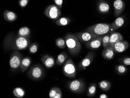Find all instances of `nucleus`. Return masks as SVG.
Masks as SVG:
<instances>
[{"label":"nucleus","instance_id":"24","mask_svg":"<svg viewBox=\"0 0 130 98\" xmlns=\"http://www.w3.org/2000/svg\"><path fill=\"white\" fill-rule=\"evenodd\" d=\"M97 85L95 83H92L88 86L87 92V95L88 97H93L96 94Z\"/></svg>","mask_w":130,"mask_h":98},{"label":"nucleus","instance_id":"15","mask_svg":"<svg viewBox=\"0 0 130 98\" xmlns=\"http://www.w3.org/2000/svg\"><path fill=\"white\" fill-rule=\"evenodd\" d=\"M115 55V52L111 46L104 48L102 53L103 58L108 60H111L113 59Z\"/></svg>","mask_w":130,"mask_h":98},{"label":"nucleus","instance_id":"22","mask_svg":"<svg viewBox=\"0 0 130 98\" xmlns=\"http://www.w3.org/2000/svg\"><path fill=\"white\" fill-rule=\"evenodd\" d=\"M124 23V19L122 17H119L111 24V31H115L122 27Z\"/></svg>","mask_w":130,"mask_h":98},{"label":"nucleus","instance_id":"12","mask_svg":"<svg viewBox=\"0 0 130 98\" xmlns=\"http://www.w3.org/2000/svg\"><path fill=\"white\" fill-rule=\"evenodd\" d=\"M104 35L99 36L90 41L85 43V45L87 48L91 50H95L98 49L101 46L103 41V39Z\"/></svg>","mask_w":130,"mask_h":98},{"label":"nucleus","instance_id":"18","mask_svg":"<svg viewBox=\"0 0 130 98\" xmlns=\"http://www.w3.org/2000/svg\"><path fill=\"white\" fill-rule=\"evenodd\" d=\"M31 63L32 59L29 56H26L23 58L20 66V68L22 72H25L28 67L30 66Z\"/></svg>","mask_w":130,"mask_h":98},{"label":"nucleus","instance_id":"5","mask_svg":"<svg viewBox=\"0 0 130 98\" xmlns=\"http://www.w3.org/2000/svg\"><path fill=\"white\" fill-rule=\"evenodd\" d=\"M68 88L70 91L74 93H82L85 89V82L82 79H78L69 82Z\"/></svg>","mask_w":130,"mask_h":98},{"label":"nucleus","instance_id":"26","mask_svg":"<svg viewBox=\"0 0 130 98\" xmlns=\"http://www.w3.org/2000/svg\"><path fill=\"white\" fill-rule=\"evenodd\" d=\"M71 22V20L66 17L59 18L56 20L55 23L58 26H64L68 25Z\"/></svg>","mask_w":130,"mask_h":98},{"label":"nucleus","instance_id":"8","mask_svg":"<svg viewBox=\"0 0 130 98\" xmlns=\"http://www.w3.org/2000/svg\"><path fill=\"white\" fill-rule=\"evenodd\" d=\"M45 15L50 19L57 20L61 16L60 9L57 5L53 4L47 7L44 11Z\"/></svg>","mask_w":130,"mask_h":98},{"label":"nucleus","instance_id":"31","mask_svg":"<svg viewBox=\"0 0 130 98\" xmlns=\"http://www.w3.org/2000/svg\"><path fill=\"white\" fill-rule=\"evenodd\" d=\"M110 34L108 33L104 36L103 39L102 44L103 47L104 48L108 47L109 45V41H110Z\"/></svg>","mask_w":130,"mask_h":98},{"label":"nucleus","instance_id":"36","mask_svg":"<svg viewBox=\"0 0 130 98\" xmlns=\"http://www.w3.org/2000/svg\"><path fill=\"white\" fill-rule=\"evenodd\" d=\"M97 1H104V0H97Z\"/></svg>","mask_w":130,"mask_h":98},{"label":"nucleus","instance_id":"33","mask_svg":"<svg viewBox=\"0 0 130 98\" xmlns=\"http://www.w3.org/2000/svg\"><path fill=\"white\" fill-rule=\"evenodd\" d=\"M53 1L55 4V5L61 9L62 7L63 4V0H53Z\"/></svg>","mask_w":130,"mask_h":98},{"label":"nucleus","instance_id":"20","mask_svg":"<svg viewBox=\"0 0 130 98\" xmlns=\"http://www.w3.org/2000/svg\"><path fill=\"white\" fill-rule=\"evenodd\" d=\"M50 98H62V93L60 88L58 87H53L50 89L49 93Z\"/></svg>","mask_w":130,"mask_h":98},{"label":"nucleus","instance_id":"23","mask_svg":"<svg viewBox=\"0 0 130 98\" xmlns=\"http://www.w3.org/2000/svg\"><path fill=\"white\" fill-rule=\"evenodd\" d=\"M30 29L26 26L22 27L20 29L18 32V36L28 38L30 36Z\"/></svg>","mask_w":130,"mask_h":98},{"label":"nucleus","instance_id":"11","mask_svg":"<svg viewBox=\"0 0 130 98\" xmlns=\"http://www.w3.org/2000/svg\"><path fill=\"white\" fill-rule=\"evenodd\" d=\"M129 44L126 41L122 40L111 45L114 51L117 53H121L125 51L129 47Z\"/></svg>","mask_w":130,"mask_h":98},{"label":"nucleus","instance_id":"28","mask_svg":"<svg viewBox=\"0 0 130 98\" xmlns=\"http://www.w3.org/2000/svg\"><path fill=\"white\" fill-rule=\"evenodd\" d=\"M39 45L38 43H34L29 45L28 47V52L30 54H34L38 52Z\"/></svg>","mask_w":130,"mask_h":98},{"label":"nucleus","instance_id":"35","mask_svg":"<svg viewBox=\"0 0 130 98\" xmlns=\"http://www.w3.org/2000/svg\"><path fill=\"white\" fill-rule=\"evenodd\" d=\"M99 98H108V96L107 95H106L105 94H102L101 95H100L99 96Z\"/></svg>","mask_w":130,"mask_h":98},{"label":"nucleus","instance_id":"21","mask_svg":"<svg viewBox=\"0 0 130 98\" xmlns=\"http://www.w3.org/2000/svg\"><path fill=\"white\" fill-rule=\"evenodd\" d=\"M68 58V55L65 52H61L58 55L55 61V63L57 65H61L65 63Z\"/></svg>","mask_w":130,"mask_h":98},{"label":"nucleus","instance_id":"30","mask_svg":"<svg viewBox=\"0 0 130 98\" xmlns=\"http://www.w3.org/2000/svg\"><path fill=\"white\" fill-rule=\"evenodd\" d=\"M115 69L117 73L120 75L124 74L127 71V68L123 65H117L115 66Z\"/></svg>","mask_w":130,"mask_h":98},{"label":"nucleus","instance_id":"4","mask_svg":"<svg viewBox=\"0 0 130 98\" xmlns=\"http://www.w3.org/2000/svg\"><path fill=\"white\" fill-rule=\"evenodd\" d=\"M62 71L66 76L74 78L76 74V68L75 64L71 58H69L63 66Z\"/></svg>","mask_w":130,"mask_h":98},{"label":"nucleus","instance_id":"29","mask_svg":"<svg viewBox=\"0 0 130 98\" xmlns=\"http://www.w3.org/2000/svg\"><path fill=\"white\" fill-rule=\"evenodd\" d=\"M55 45L57 47L61 49L66 48V44L65 39L63 38H58L55 41Z\"/></svg>","mask_w":130,"mask_h":98},{"label":"nucleus","instance_id":"6","mask_svg":"<svg viewBox=\"0 0 130 98\" xmlns=\"http://www.w3.org/2000/svg\"><path fill=\"white\" fill-rule=\"evenodd\" d=\"M22 56L18 51H14L11 54L9 60V65L11 71H17L20 68Z\"/></svg>","mask_w":130,"mask_h":98},{"label":"nucleus","instance_id":"2","mask_svg":"<svg viewBox=\"0 0 130 98\" xmlns=\"http://www.w3.org/2000/svg\"><path fill=\"white\" fill-rule=\"evenodd\" d=\"M27 75L30 79L39 81L44 78L45 71L42 66L39 64H36L30 68L27 72Z\"/></svg>","mask_w":130,"mask_h":98},{"label":"nucleus","instance_id":"3","mask_svg":"<svg viewBox=\"0 0 130 98\" xmlns=\"http://www.w3.org/2000/svg\"><path fill=\"white\" fill-rule=\"evenodd\" d=\"M86 31L98 35H104L111 31V24L106 23H99L93 25L87 29Z\"/></svg>","mask_w":130,"mask_h":98},{"label":"nucleus","instance_id":"14","mask_svg":"<svg viewBox=\"0 0 130 98\" xmlns=\"http://www.w3.org/2000/svg\"><path fill=\"white\" fill-rule=\"evenodd\" d=\"M41 61L45 67L47 69L52 68L56 64L54 58L49 55H45L43 56L41 59Z\"/></svg>","mask_w":130,"mask_h":98},{"label":"nucleus","instance_id":"10","mask_svg":"<svg viewBox=\"0 0 130 98\" xmlns=\"http://www.w3.org/2000/svg\"><path fill=\"white\" fill-rule=\"evenodd\" d=\"M95 54L92 52H90L80 61L78 65L79 69L85 70L87 67L90 65L94 60Z\"/></svg>","mask_w":130,"mask_h":98},{"label":"nucleus","instance_id":"32","mask_svg":"<svg viewBox=\"0 0 130 98\" xmlns=\"http://www.w3.org/2000/svg\"><path fill=\"white\" fill-rule=\"evenodd\" d=\"M30 0H19V4L22 8H25L28 4Z\"/></svg>","mask_w":130,"mask_h":98},{"label":"nucleus","instance_id":"17","mask_svg":"<svg viewBox=\"0 0 130 98\" xmlns=\"http://www.w3.org/2000/svg\"><path fill=\"white\" fill-rule=\"evenodd\" d=\"M97 9L99 13L101 14H107L109 12L110 7L108 3L106 2L101 1L98 3Z\"/></svg>","mask_w":130,"mask_h":98},{"label":"nucleus","instance_id":"1","mask_svg":"<svg viewBox=\"0 0 130 98\" xmlns=\"http://www.w3.org/2000/svg\"><path fill=\"white\" fill-rule=\"evenodd\" d=\"M64 39L69 53L73 55L79 54L81 51L82 46L76 36L73 34L68 33L65 36Z\"/></svg>","mask_w":130,"mask_h":98},{"label":"nucleus","instance_id":"9","mask_svg":"<svg viewBox=\"0 0 130 98\" xmlns=\"http://www.w3.org/2000/svg\"><path fill=\"white\" fill-rule=\"evenodd\" d=\"M75 35L77 37L79 41H81L82 43H86L100 36L98 35L87 31L86 32H79L76 34Z\"/></svg>","mask_w":130,"mask_h":98},{"label":"nucleus","instance_id":"16","mask_svg":"<svg viewBox=\"0 0 130 98\" xmlns=\"http://www.w3.org/2000/svg\"><path fill=\"white\" fill-rule=\"evenodd\" d=\"M3 15L4 19L9 22H14L17 19V15L16 13L9 10H5Z\"/></svg>","mask_w":130,"mask_h":98},{"label":"nucleus","instance_id":"34","mask_svg":"<svg viewBox=\"0 0 130 98\" xmlns=\"http://www.w3.org/2000/svg\"><path fill=\"white\" fill-rule=\"evenodd\" d=\"M122 62L123 64L125 65H130V58H125L122 60Z\"/></svg>","mask_w":130,"mask_h":98},{"label":"nucleus","instance_id":"13","mask_svg":"<svg viewBox=\"0 0 130 98\" xmlns=\"http://www.w3.org/2000/svg\"><path fill=\"white\" fill-rule=\"evenodd\" d=\"M113 6L115 16L119 17L124 10L125 3L123 0H115L113 2Z\"/></svg>","mask_w":130,"mask_h":98},{"label":"nucleus","instance_id":"25","mask_svg":"<svg viewBox=\"0 0 130 98\" xmlns=\"http://www.w3.org/2000/svg\"><path fill=\"white\" fill-rule=\"evenodd\" d=\"M111 83L107 80H103L99 82L98 85L101 90L104 91H108L111 87Z\"/></svg>","mask_w":130,"mask_h":98},{"label":"nucleus","instance_id":"27","mask_svg":"<svg viewBox=\"0 0 130 98\" xmlns=\"http://www.w3.org/2000/svg\"><path fill=\"white\" fill-rule=\"evenodd\" d=\"M14 95L18 98H22L24 96L25 91L23 88L21 87H17L13 91Z\"/></svg>","mask_w":130,"mask_h":98},{"label":"nucleus","instance_id":"19","mask_svg":"<svg viewBox=\"0 0 130 98\" xmlns=\"http://www.w3.org/2000/svg\"><path fill=\"white\" fill-rule=\"evenodd\" d=\"M123 38L121 34L117 32H111L110 34L109 45L111 46L118 41L123 40Z\"/></svg>","mask_w":130,"mask_h":98},{"label":"nucleus","instance_id":"7","mask_svg":"<svg viewBox=\"0 0 130 98\" xmlns=\"http://www.w3.org/2000/svg\"><path fill=\"white\" fill-rule=\"evenodd\" d=\"M30 40L28 38L18 36L13 43V49L16 50H23L28 47Z\"/></svg>","mask_w":130,"mask_h":98}]
</instances>
